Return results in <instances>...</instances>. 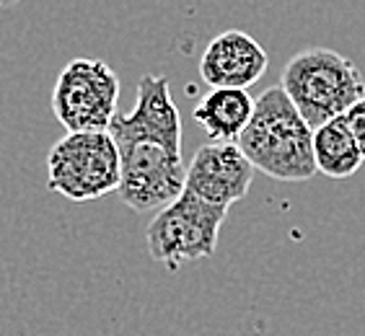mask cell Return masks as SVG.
Masks as SVG:
<instances>
[{"label":"cell","instance_id":"obj_2","mask_svg":"<svg viewBox=\"0 0 365 336\" xmlns=\"http://www.w3.org/2000/svg\"><path fill=\"white\" fill-rule=\"evenodd\" d=\"M236 142L252 166L269 179L306 182L317 174L314 130L282 91V85H272L254 98L252 120Z\"/></svg>","mask_w":365,"mask_h":336},{"label":"cell","instance_id":"obj_8","mask_svg":"<svg viewBox=\"0 0 365 336\" xmlns=\"http://www.w3.org/2000/svg\"><path fill=\"white\" fill-rule=\"evenodd\" d=\"M269 57L257 39L231 28L212 36L202 52L200 75L210 88H249L267 73Z\"/></svg>","mask_w":365,"mask_h":336},{"label":"cell","instance_id":"obj_11","mask_svg":"<svg viewBox=\"0 0 365 336\" xmlns=\"http://www.w3.org/2000/svg\"><path fill=\"white\" fill-rule=\"evenodd\" d=\"M344 122L350 127L352 137H355L360 153H363V158H365V96L360 98V101H355V104L344 112Z\"/></svg>","mask_w":365,"mask_h":336},{"label":"cell","instance_id":"obj_7","mask_svg":"<svg viewBox=\"0 0 365 336\" xmlns=\"http://www.w3.org/2000/svg\"><path fill=\"white\" fill-rule=\"evenodd\" d=\"M257 168L246 158L239 142H210L197 147L187 166L184 189L195 191L212 204L231 207L249 194Z\"/></svg>","mask_w":365,"mask_h":336},{"label":"cell","instance_id":"obj_3","mask_svg":"<svg viewBox=\"0 0 365 336\" xmlns=\"http://www.w3.org/2000/svg\"><path fill=\"white\" fill-rule=\"evenodd\" d=\"M280 85L311 130L342 117L365 96L358 65L327 47L303 49L290 57L282 68Z\"/></svg>","mask_w":365,"mask_h":336},{"label":"cell","instance_id":"obj_12","mask_svg":"<svg viewBox=\"0 0 365 336\" xmlns=\"http://www.w3.org/2000/svg\"><path fill=\"white\" fill-rule=\"evenodd\" d=\"M16 3H21V0H0V8H11V6H16Z\"/></svg>","mask_w":365,"mask_h":336},{"label":"cell","instance_id":"obj_9","mask_svg":"<svg viewBox=\"0 0 365 336\" xmlns=\"http://www.w3.org/2000/svg\"><path fill=\"white\" fill-rule=\"evenodd\" d=\"M192 114L212 142H236L252 120L254 98L246 88H212Z\"/></svg>","mask_w":365,"mask_h":336},{"label":"cell","instance_id":"obj_4","mask_svg":"<svg viewBox=\"0 0 365 336\" xmlns=\"http://www.w3.org/2000/svg\"><path fill=\"white\" fill-rule=\"evenodd\" d=\"M228 207L212 204L184 189L174 202L155 212L145 241L150 259L176 272L184 261L207 259L215 253Z\"/></svg>","mask_w":365,"mask_h":336},{"label":"cell","instance_id":"obj_6","mask_svg":"<svg viewBox=\"0 0 365 336\" xmlns=\"http://www.w3.org/2000/svg\"><path fill=\"white\" fill-rule=\"evenodd\" d=\"M120 101V78L104 60L76 57L57 75L52 112L68 132L109 130Z\"/></svg>","mask_w":365,"mask_h":336},{"label":"cell","instance_id":"obj_10","mask_svg":"<svg viewBox=\"0 0 365 336\" xmlns=\"http://www.w3.org/2000/svg\"><path fill=\"white\" fill-rule=\"evenodd\" d=\"M314 161L317 174L329 179H350L360 171L365 158L344 122V114L314 130Z\"/></svg>","mask_w":365,"mask_h":336},{"label":"cell","instance_id":"obj_5","mask_svg":"<svg viewBox=\"0 0 365 336\" xmlns=\"http://www.w3.org/2000/svg\"><path fill=\"white\" fill-rule=\"evenodd\" d=\"M47 187L71 202L120 189V150L109 130L68 132L47 155Z\"/></svg>","mask_w":365,"mask_h":336},{"label":"cell","instance_id":"obj_1","mask_svg":"<svg viewBox=\"0 0 365 336\" xmlns=\"http://www.w3.org/2000/svg\"><path fill=\"white\" fill-rule=\"evenodd\" d=\"M109 135L120 150V196L135 212L161 210L184 191L182 117L166 75H143L130 114H114Z\"/></svg>","mask_w":365,"mask_h":336}]
</instances>
